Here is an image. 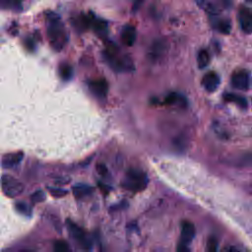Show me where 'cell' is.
<instances>
[{
	"mask_svg": "<svg viewBox=\"0 0 252 252\" xmlns=\"http://www.w3.org/2000/svg\"><path fill=\"white\" fill-rule=\"evenodd\" d=\"M46 32L51 47L60 51L67 42V32L61 18L54 12L46 13Z\"/></svg>",
	"mask_w": 252,
	"mask_h": 252,
	"instance_id": "obj_1",
	"label": "cell"
},
{
	"mask_svg": "<svg viewBox=\"0 0 252 252\" xmlns=\"http://www.w3.org/2000/svg\"><path fill=\"white\" fill-rule=\"evenodd\" d=\"M148 185V177L142 170L129 169L126 172L125 179L123 180V186L133 192H139L144 190Z\"/></svg>",
	"mask_w": 252,
	"mask_h": 252,
	"instance_id": "obj_2",
	"label": "cell"
},
{
	"mask_svg": "<svg viewBox=\"0 0 252 252\" xmlns=\"http://www.w3.org/2000/svg\"><path fill=\"white\" fill-rule=\"evenodd\" d=\"M195 3L204 10L207 14L210 16H217L220 15V13L228 8L229 4L228 1H222V0H194Z\"/></svg>",
	"mask_w": 252,
	"mask_h": 252,
	"instance_id": "obj_3",
	"label": "cell"
},
{
	"mask_svg": "<svg viewBox=\"0 0 252 252\" xmlns=\"http://www.w3.org/2000/svg\"><path fill=\"white\" fill-rule=\"evenodd\" d=\"M1 186L7 197H16L24 190V185L15 177L5 174L1 177Z\"/></svg>",
	"mask_w": 252,
	"mask_h": 252,
	"instance_id": "obj_4",
	"label": "cell"
},
{
	"mask_svg": "<svg viewBox=\"0 0 252 252\" xmlns=\"http://www.w3.org/2000/svg\"><path fill=\"white\" fill-rule=\"evenodd\" d=\"M67 227H68V231H69L70 235L73 237L74 240H76L84 248H90L91 242L87 238L85 231L79 225H77L72 220H67Z\"/></svg>",
	"mask_w": 252,
	"mask_h": 252,
	"instance_id": "obj_5",
	"label": "cell"
},
{
	"mask_svg": "<svg viewBox=\"0 0 252 252\" xmlns=\"http://www.w3.org/2000/svg\"><path fill=\"white\" fill-rule=\"evenodd\" d=\"M231 85L240 91H247L250 87V74L246 70L235 72L231 77Z\"/></svg>",
	"mask_w": 252,
	"mask_h": 252,
	"instance_id": "obj_6",
	"label": "cell"
},
{
	"mask_svg": "<svg viewBox=\"0 0 252 252\" xmlns=\"http://www.w3.org/2000/svg\"><path fill=\"white\" fill-rule=\"evenodd\" d=\"M238 20H239L241 30L245 33L250 34L252 32V15L248 7H245V6L240 7L238 12Z\"/></svg>",
	"mask_w": 252,
	"mask_h": 252,
	"instance_id": "obj_7",
	"label": "cell"
},
{
	"mask_svg": "<svg viewBox=\"0 0 252 252\" xmlns=\"http://www.w3.org/2000/svg\"><path fill=\"white\" fill-rule=\"evenodd\" d=\"M196 234L195 225L190 221H183L181 224V233H180V242L185 245H189L191 241L194 239Z\"/></svg>",
	"mask_w": 252,
	"mask_h": 252,
	"instance_id": "obj_8",
	"label": "cell"
},
{
	"mask_svg": "<svg viewBox=\"0 0 252 252\" xmlns=\"http://www.w3.org/2000/svg\"><path fill=\"white\" fill-rule=\"evenodd\" d=\"M220 83V79L219 75L213 71L206 73L202 79V85L204 89L209 93L215 92L219 88Z\"/></svg>",
	"mask_w": 252,
	"mask_h": 252,
	"instance_id": "obj_9",
	"label": "cell"
},
{
	"mask_svg": "<svg viewBox=\"0 0 252 252\" xmlns=\"http://www.w3.org/2000/svg\"><path fill=\"white\" fill-rule=\"evenodd\" d=\"M89 89L91 92L97 97H104L108 91V85L105 80L99 79V80H94L89 83Z\"/></svg>",
	"mask_w": 252,
	"mask_h": 252,
	"instance_id": "obj_10",
	"label": "cell"
},
{
	"mask_svg": "<svg viewBox=\"0 0 252 252\" xmlns=\"http://www.w3.org/2000/svg\"><path fill=\"white\" fill-rule=\"evenodd\" d=\"M210 18H211L212 26H213L214 29L218 30L220 32L224 33V34H228L230 32L231 24H230L229 19L220 18V15L210 16Z\"/></svg>",
	"mask_w": 252,
	"mask_h": 252,
	"instance_id": "obj_11",
	"label": "cell"
},
{
	"mask_svg": "<svg viewBox=\"0 0 252 252\" xmlns=\"http://www.w3.org/2000/svg\"><path fill=\"white\" fill-rule=\"evenodd\" d=\"M121 40L127 46H132L136 40V29L132 25H126L121 31Z\"/></svg>",
	"mask_w": 252,
	"mask_h": 252,
	"instance_id": "obj_12",
	"label": "cell"
},
{
	"mask_svg": "<svg viewBox=\"0 0 252 252\" xmlns=\"http://www.w3.org/2000/svg\"><path fill=\"white\" fill-rule=\"evenodd\" d=\"M23 158V153H13L8 154L3 157L2 159V166L5 168H10L16 166Z\"/></svg>",
	"mask_w": 252,
	"mask_h": 252,
	"instance_id": "obj_13",
	"label": "cell"
},
{
	"mask_svg": "<svg viewBox=\"0 0 252 252\" xmlns=\"http://www.w3.org/2000/svg\"><path fill=\"white\" fill-rule=\"evenodd\" d=\"M90 27H93V29L94 30V32L98 34H105L106 30H107V25L106 22H104L103 20L97 19L94 16H92L90 18Z\"/></svg>",
	"mask_w": 252,
	"mask_h": 252,
	"instance_id": "obj_14",
	"label": "cell"
},
{
	"mask_svg": "<svg viewBox=\"0 0 252 252\" xmlns=\"http://www.w3.org/2000/svg\"><path fill=\"white\" fill-rule=\"evenodd\" d=\"M223 98L226 101H230V102H234L235 104H237L238 106H240L241 108H247L248 106V101L246 99V97L239 95V94H224Z\"/></svg>",
	"mask_w": 252,
	"mask_h": 252,
	"instance_id": "obj_15",
	"label": "cell"
},
{
	"mask_svg": "<svg viewBox=\"0 0 252 252\" xmlns=\"http://www.w3.org/2000/svg\"><path fill=\"white\" fill-rule=\"evenodd\" d=\"M93 192V188L86 184H77L73 187V194L77 198H83L90 195Z\"/></svg>",
	"mask_w": 252,
	"mask_h": 252,
	"instance_id": "obj_16",
	"label": "cell"
},
{
	"mask_svg": "<svg viewBox=\"0 0 252 252\" xmlns=\"http://www.w3.org/2000/svg\"><path fill=\"white\" fill-rule=\"evenodd\" d=\"M209 62H210L209 52L206 49H201L197 55V63H198L199 68L202 69V68L207 67L209 65Z\"/></svg>",
	"mask_w": 252,
	"mask_h": 252,
	"instance_id": "obj_17",
	"label": "cell"
},
{
	"mask_svg": "<svg viewBox=\"0 0 252 252\" xmlns=\"http://www.w3.org/2000/svg\"><path fill=\"white\" fill-rule=\"evenodd\" d=\"M59 72H60V76L63 80L67 81L69 80L71 77H72V68L70 65L68 64H62L60 66V69H59Z\"/></svg>",
	"mask_w": 252,
	"mask_h": 252,
	"instance_id": "obj_18",
	"label": "cell"
},
{
	"mask_svg": "<svg viewBox=\"0 0 252 252\" xmlns=\"http://www.w3.org/2000/svg\"><path fill=\"white\" fill-rule=\"evenodd\" d=\"M163 51V43L161 41H157L155 42V44L152 46V51H151V55L154 58H158Z\"/></svg>",
	"mask_w": 252,
	"mask_h": 252,
	"instance_id": "obj_19",
	"label": "cell"
},
{
	"mask_svg": "<svg viewBox=\"0 0 252 252\" xmlns=\"http://www.w3.org/2000/svg\"><path fill=\"white\" fill-rule=\"evenodd\" d=\"M165 101L166 103H183V102H186L185 98L177 94H170L166 98H165Z\"/></svg>",
	"mask_w": 252,
	"mask_h": 252,
	"instance_id": "obj_20",
	"label": "cell"
},
{
	"mask_svg": "<svg viewBox=\"0 0 252 252\" xmlns=\"http://www.w3.org/2000/svg\"><path fill=\"white\" fill-rule=\"evenodd\" d=\"M54 250L56 252H68L70 250V248L66 241L57 240L54 242Z\"/></svg>",
	"mask_w": 252,
	"mask_h": 252,
	"instance_id": "obj_21",
	"label": "cell"
},
{
	"mask_svg": "<svg viewBox=\"0 0 252 252\" xmlns=\"http://www.w3.org/2000/svg\"><path fill=\"white\" fill-rule=\"evenodd\" d=\"M207 249L210 252H215L218 249V240L215 237H210L207 242Z\"/></svg>",
	"mask_w": 252,
	"mask_h": 252,
	"instance_id": "obj_22",
	"label": "cell"
},
{
	"mask_svg": "<svg viewBox=\"0 0 252 252\" xmlns=\"http://www.w3.org/2000/svg\"><path fill=\"white\" fill-rule=\"evenodd\" d=\"M49 192L52 196L54 197H63L67 194V191L66 190H63V189H60V188H49Z\"/></svg>",
	"mask_w": 252,
	"mask_h": 252,
	"instance_id": "obj_23",
	"label": "cell"
},
{
	"mask_svg": "<svg viewBox=\"0 0 252 252\" xmlns=\"http://www.w3.org/2000/svg\"><path fill=\"white\" fill-rule=\"evenodd\" d=\"M14 9L21 10L22 9V0H6Z\"/></svg>",
	"mask_w": 252,
	"mask_h": 252,
	"instance_id": "obj_24",
	"label": "cell"
},
{
	"mask_svg": "<svg viewBox=\"0 0 252 252\" xmlns=\"http://www.w3.org/2000/svg\"><path fill=\"white\" fill-rule=\"evenodd\" d=\"M96 171L98 172L99 175H105L107 173V168H106V166L104 164L99 163L96 166Z\"/></svg>",
	"mask_w": 252,
	"mask_h": 252,
	"instance_id": "obj_25",
	"label": "cell"
},
{
	"mask_svg": "<svg viewBox=\"0 0 252 252\" xmlns=\"http://www.w3.org/2000/svg\"><path fill=\"white\" fill-rule=\"evenodd\" d=\"M177 250H178V251H181V252L189 251V246H187V245H185V244H182V243H179L178 246H177Z\"/></svg>",
	"mask_w": 252,
	"mask_h": 252,
	"instance_id": "obj_26",
	"label": "cell"
},
{
	"mask_svg": "<svg viewBox=\"0 0 252 252\" xmlns=\"http://www.w3.org/2000/svg\"><path fill=\"white\" fill-rule=\"evenodd\" d=\"M145 0H132V2H133V8L135 9V10H137L142 4H143V2H144Z\"/></svg>",
	"mask_w": 252,
	"mask_h": 252,
	"instance_id": "obj_27",
	"label": "cell"
},
{
	"mask_svg": "<svg viewBox=\"0 0 252 252\" xmlns=\"http://www.w3.org/2000/svg\"><path fill=\"white\" fill-rule=\"evenodd\" d=\"M18 208L20 211H22L24 213H28V208H27L26 204H18Z\"/></svg>",
	"mask_w": 252,
	"mask_h": 252,
	"instance_id": "obj_28",
	"label": "cell"
},
{
	"mask_svg": "<svg viewBox=\"0 0 252 252\" xmlns=\"http://www.w3.org/2000/svg\"><path fill=\"white\" fill-rule=\"evenodd\" d=\"M248 1H249V2H250V1H251V0H248Z\"/></svg>",
	"mask_w": 252,
	"mask_h": 252,
	"instance_id": "obj_29",
	"label": "cell"
}]
</instances>
